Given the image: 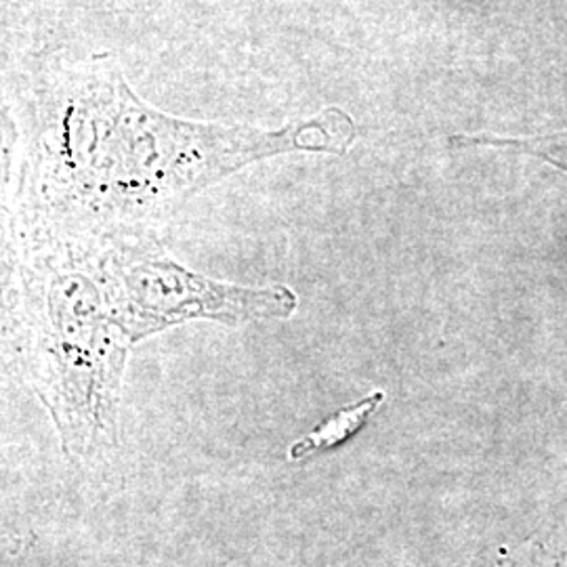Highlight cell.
I'll return each mask as SVG.
<instances>
[{"label":"cell","mask_w":567,"mask_h":567,"mask_svg":"<svg viewBox=\"0 0 567 567\" xmlns=\"http://www.w3.org/2000/svg\"><path fill=\"white\" fill-rule=\"evenodd\" d=\"M358 126L341 107L278 128L185 121L137 97L110 53L42 76L11 156L4 219L135 236L248 164L286 154L343 156Z\"/></svg>","instance_id":"obj_1"},{"label":"cell","mask_w":567,"mask_h":567,"mask_svg":"<svg viewBox=\"0 0 567 567\" xmlns=\"http://www.w3.org/2000/svg\"><path fill=\"white\" fill-rule=\"evenodd\" d=\"M105 255V234L4 219V343L74 466L118 447L133 343L114 309Z\"/></svg>","instance_id":"obj_2"},{"label":"cell","mask_w":567,"mask_h":567,"mask_svg":"<svg viewBox=\"0 0 567 567\" xmlns=\"http://www.w3.org/2000/svg\"><path fill=\"white\" fill-rule=\"evenodd\" d=\"M107 280L133 344L194 320L227 326L286 320L299 305L286 284L240 286L196 274L171 259L156 234L110 236Z\"/></svg>","instance_id":"obj_3"},{"label":"cell","mask_w":567,"mask_h":567,"mask_svg":"<svg viewBox=\"0 0 567 567\" xmlns=\"http://www.w3.org/2000/svg\"><path fill=\"white\" fill-rule=\"evenodd\" d=\"M383 402H385V393L374 391L364 400L334 412L332 416L324 419L311 433H307L295 446L290 447L288 458L295 463H301L316 454L341 446L365 425V421L381 408Z\"/></svg>","instance_id":"obj_4"},{"label":"cell","mask_w":567,"mask_h":567,"mask_svg":"<svg viewBox=\"0 0 567 567\" xmlns=\"http://www.w3.org/2000/svg\"><path fill=\"white\" fill-rule=\"evenodd\" d=\"M452 145H494V147H511L515 152L536 156L545 163L555 164L567 173V131L543 137H526V140H507V137H487V135H454L450 137Z\"/></svg>","instance_id":"obj_5"}]
</instances>
